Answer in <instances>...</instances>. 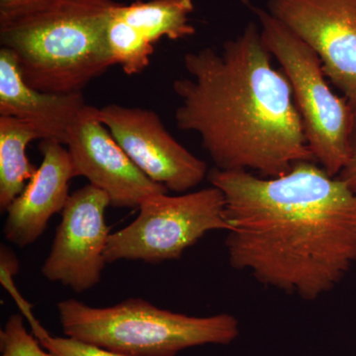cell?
<instances>
[{"mask_svg": "<svg viewBox=\"0 0 356 356\" xmlns=\"http://www.w3.org/2000/svg\"><path fill=\"white\" fill-rule=\"evenodd\" d=\"M226 204L229 262L266 285L314 301L356 264V193L316 161L262 177L211 170Z\"/></svg>", "mask_w": 356, "mask_h": 356, "instance_id": "1", "label": "cell"}, {"mask_svg": "<svg viewBox=\"0 0 356 356\" xmlns=\"http://www.w3.org/2000/svg\"><path fill=\"white\" fill-rule=\"evenodd\" d=\"M271 57L254 23L220 51L184 55L189 77L172 84L180 99L175 123L199 136L218 170L275 177L315 161L291 86Z\"/></svg>", "mask_w": 356, "mask_h": 356, "instance_id": "2", "label": "cell"}, {"mask_svg": "<svg viewBox=\"0 0 356 356\" xmlns=\"http://www.w3.org/2000/svg\"><path fill=\"white\" fill-rule=\"evenodd\" d=\"M113 0H25L0 8V44L26 83L51 93L83 92L114 65L107 44Z\"/></svg>", "mask_w": 356, "mask_h": 356, "instance_id": "3", "label": "cell"}, {"mask_svg": "<svg viewBox=\"0 0 356 356\" xmlns=\"http://www.w3.org/2000/svg\"><path fill=\"white\" fill-rule=\"evenodd\" d=\"M65 337L130 356H175L205 344H229L238 322L229 314L192 317L131 298L106 308L74 299L57 305Z\"/></svg>", "mask_w": 356, "mask_h": 356, "instance_id": "4", "label": "cell"}, {"mask_svg": "<svg viewBox=\"0 0 356 356\" xmlns=\"http://www.w3.org/2000/svg\"><path fill=\"white\" fill-rule=\"evenodd\" d=\"M264 46L280 63L316 163L337 177L350 158L355 108L337 95L316 51L268 11L254 8Z\"/></svg>", "mask_w": 356, "mask_h": 356, "instance_id": "5", "label": "cell"}, {"mask_svg": "<svg viewBox=\"0 0 356 356\" xmlns=\"http://www.w3.org/2000/svg\"><path fill=\"white\" fill-rule=\"evenodd\" d=\"M138 209L131 224L110 235L107 264L175 261L209 232L229 229L224 195L213 185L178 196L156 194Z\"/></svg>", "mask_w": 356, "mask_h": 356, "instance_id": "6", "label": "cell"}, {"mask_svg": "<svg viewBox=\"0 0 356 356\" xmlns=\"http://www.w3.org/2000/svg\"><path fill=\"white\" fill-rule=\"evenodd\" d=\"M109 206L108 196L91 184L70 194L60 213L62 220L50 254L42 266L46 280L76 293L88 291L99 283L111 235L105 221Z\"/></svg>", "mask_w": 356, "mask_h": 356, "instance_id": "7", "label": "cell"}, {"mask_svg": "<svg viewBox=\"0 0 356 356\" xmlns=\"http://www.w3.org/2000/svg\"><path fill=\"white\" fill-rule=\"evenodd\" d=\"M98 115L140 172L168 191L184 193L207 175L205 161L178 143L153 110L108 104Z\"/></svg>", "mask_w": 356, "mask_h": 356, "instance_id": "8", "label": "cell"}, {"mask_svg": "<svg viewBox=\"0 0 356 356\" xmlns=\"http://www.w3.org/2000/svg\"><path fill=\"white\" fill-rule=\"evenodd\" d=\"M268 13L316 51L356 108V0H269Z\"/></svg>", "mask_w": 356, "mask_h": 356, "instance_id": "9", "label": "cell"}, {"mask_svg": "<svg viewBox=\"0 0 356 356\" xmlns=\"http://www.w3.org/2000/svg\"><path fill=\"white\" fill-rule=\"evenodd\" d=\"M65 146L76 177H86L89 184L104 192L113 207L139 208L151 196L168 192L140 172L100 121L95 107L86 105L81 110Z\"/></svg>", "mask_w": 356, "mask_h": 356, "instance_id": "10", "label": "cell"}, {"mask_svg": "<svg viewBox=\"0 0 356 356\" xmlns=\"http://www.w3.org/2000/svg\"><path fill=\"white\" fill-rule=\"evenodd\" d=\"M192 0H137L117 3L110 14L107 44L114 65L128 76L149 67L154 44L161 39H186L196 30L191 23Z\"/></svg>", "mask_w": 356, "mask_h": 356, "instance_id": "11", "label": "cell"}, {"mask_svg": "<svg viewBox=\"0 0 356 356\" xmlns=\"http://www.w3.org/2000/svg\"><path fill=\"white\" fill-rule=\"evenodd\" d=\"M42 163L24 191L7 209L3 227L6 241L20 248L36 242L49 221L62 213L70 194V184L76 177L67 147L55 140H41Z\"/></svg>", "mask_w": 356, "mask_h": 356, "instance_id": "12", "label": "cell"}, {"mask_svg": "<svg viewBox=\"0 0 356 356\" xmlns=\"http://www.w3.org/2000/svg\"><path fill=\"white\" fill-rule=\"evenodd\" d=\"M86 105L81 91L44 92L29 86L13 51L0 49V116L29 124L41 140L65 145L70 127Z\"/></svg>", "mask_w": 356, "mask_h": 356, "instance_id": "13", "label": "cell"}, {"mask_svg": "<svg viewBox=\"0 0 356 356\" xmlns=\"http://www.w3.org/2000/svg\"><path fill=\"white\" fill-rule=\"evenodd\" d=\"M41 140L39 133L29 124L9 116H0V211L9 206L22 193L37 168L26 154L28 145Z\"/></svg>", "mask_w": 356, "mask_h": 356, "instance_id": "14", "label": "cell"}, {"mask_svg": "<svg viewBox=\"0 0 356 356\" xmlns=\"http://www.w3.org/2000/svg\"><path fill=\"white\" fill-rule=\"evenodd\" d=\"M23 313L31 325L33 334L51 356H130L116 351L106 350L70 337H53L34 318L28 305H23Z\"/></svg>", "mask_w": 356, "mask_h": 356, "instance_id": "15", "label": "cell"}, {"mask_svg": "<svg viewBox=\"0 0 356 356\" xmlns=\"http://www.w3.org/2000/svg\"><path fill=\"white\" fill-rule=\"evenodd\" d=\"M0 356H51L36 337L26 329L20 314L10 316L0 331Z\"/></svg>", "mask_w": 356, "mask_h": 356, "instance_id": "16", "label": "cell"}, {"mask_svg": "<svg viewBox=\"0 0 356 356\" xmlns=\"http://www.w3.org/2000/svg\"><path fill=\"white\" fill-rule=\"evenodd\" d=\"M343 181L350 187L351 191L356 193V108L355 114V124H353V139H351V147L350 158L344 165L343 170L337 175Z\"/></svg>", "mask_w": 356, "mask_h": 356, "instance_id": "17", "label": "cell"}, {"mask_svg": "<svg viewBox=\"0 0 356 356\" xmlns=\"http://www.w3.org/2000/svg\"><path fill=\"white\" fill-rule=\"evenodd\" d=\"M25 0H0V8H7L19 4Z\"/></svg>", "mask_w": 356, "mask_h": 356, "instance_id": "18", "label": "cell"}]
</instances>
